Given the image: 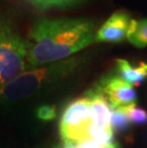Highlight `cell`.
Listing matches in <instances>:
<instances>
[{
    "instance_id": "6da1fadb",
    "label": "cell",
    "mask_w": 147,
    "mask_h": 148,
    "mask_svg": "<svg viewBox=\"0 0 147 148\" xmlns=\"http://www.w3.org/2000/svg\"><path fill=\"white\" fill-rule=\"evenodd\" d=\"M96 21L87 18L38 19L30 31L28 63L33 68L76 56L96 42Z\"/></svg>"
},
{
    "instance_id": "7a4b0ae2",
    "label": "cell",
    "mask_w": 147,
    "mask_h": 148,
    "mask_svg": "<svg viewBox=\"0 0 147 148\" xmlns=\"http://www.w3.org/2000/svg\"><path fill=\"white\" fill-rule=\"evenodd\" d=\"M87 62V55L33 67L0 88V105L15 104L33 99L74 75Z\"/></svg>"
},
{
    "instance_id": "3957f363",
    "label": "cell",
    "mask_w": 147,
    "mask_h": 148,
    "mask_svg": "<svg viewBox=\"0 0 147 148\" xmlns=\"http://www.w3.org/2000/svg\"><path fill=\"white\" fill-rule=\"evenodd\" d=\"M32 45L7 16L0 14V88L31 68L28 56Z\"/></svg>"
},
{
    "instance_id": "277c9868",
    "label": "cell",
    "mask_w": 147,
    "mask_h": 148,
    "mask_svg": "<svg viewBox=\"0 0 147 148\" xmlns=\"http://www.w3.org/2000/svg\"><path fill=\"white\" fill-rule=\"evenodd\" d=\"M91 125L89 99L82 97L70 102L64 109L59 121V134L62 143H79L88 138Z\"/></svg>"
},
{
    "instance_id": "5b68a950",
    "label": "cell",
    "mask_w": 147,
    "mask_h": 148,
    "mask_svg": "<svg viewBox=\"0 0 147 148\" xmlns=\"http://www.w3.org/2000/svg\"><path fill=\"white\" fill-rule=\"evenodd\" d=\"M96 86L105 96L112 108H120L136 103L137 93L135 89L118 75H107Z\"/></svg>"
},
{
    "instance_id": "8992f818",
    "label": "cell",
    "mask_w": 147,
    "mask_h": 148,
    "mask_svg": "<svg viewBox=\"0 0 147 148\" xmlns=\"http://www.w3.org/2000/svg\"><path fill=\"white\" fill-rule=\"evenodd\" d=\"M131 20L132 18L126 12H115L96 31V42H121L126 38Z\"/></svg>"
},
{
    "instance_id": "52a82bcc",
    "label": "cell",
    "mask_w": 147,
    "mask_h": 148,
    "mask_svg": "<svg viewBox=\"0 0 147 148\" xmlns=\"http://www.w3.org/2000/svg\"><path fill=\"white\" fill-rule=\"evenodd\" d=\"M89 99L91 111V125L98 129H111L110 118L112 107L101 91L95 85L85 94Z\"/></svg>"
},
{
    "instance_id": "ba28073f",
    "label": "cell",
    "mask_w": 147,
    "mask_h": 148,
    "mask_svg": "<svg viewBox=\"0 0 147 148\" xmlns=\"http://www.w3.org/2000/svg\"><path fill=\"white\" fill-rule=\"evenodd\" d=\"M117 72L126 82L132 86H137L147 78V62H142L137 66H133L126 59H118Z\"/></svg>"
},
{
    "instance_id": "9c48e42d",
    "label": "cell",
    "mask_w": 147,
    "mask_h": 148,
    "mask_svg": "<svg viewBox=\"0 0 147 148\" xmlns=\"http://www.w3.org/2000/svg\"><path fill=\"white\" fill-rule=\"evenodd\" d=\"M126 39L137 48L147 47V18L131 20Z\"/></svg>"
},
{
    "instance_id": "30bf717a",
    "label": "cell",
    "mask_w": 147,
    "mask_h": 148,
    "mask_svg": "<svg viewBox=\"0 0 147 148\" xmlns=\"http://www.w3.org/2000/svg\"><path fill=\"white\" fill-rule=\"evenodd\" d=\"M37 11L44 12L53 9H67L84 4L87 0H25Z\"/></svg>"
},
{
    "instance_id": "8fae6325",
    "label": "cell",
    "mask_w": 147,
    "mask_h": 148,
    "mask_svg": "<svg viewBox=\"0 0 147 148\" xmlns=\"http://www.w3.org/2000/svg\"><path fill=\"white\" fill-rule=\"evenodd\" d=\"M126 114L130 123L134 125H143L147 123V112L146 110L137 106L136 103H132L127 106L120 107Z\"/></svg>"
},
{
    "instance_id": "7c38bea8",
    "label": "cell",
    "mask_w": 147,
    "mask_h": 148,
    "mask_svg": "<svg viewBox=\"0 0 147 148\" xmlns=\"http://www.w3.org/2000/svg\"><path fill=\"white\" fill-rule=\"evenodd\" d=\"M130 121L121 108H112L110 127L113 132H123L129 127Z\"/></svg>"
},
{
    "instance_id": "4fadbf2b",
    "label": "cell",
    "mask_w": 147,
    "mask_h": 148,
    "mask_svg": "<svg viewBox=\"0 0 147 148\" xmlns=\"http://www.w3.org/2000/svg\"><path fill=\"white\" fill-rule=\"evenodd\" d=\"M36 118L43 121H50L57 116V109L55 106L44 104L39 106L36 111Z\"/></svg>"
},
{
    "instance_id": "5bb4252c",
    "label": "cell",
    "mask_w": 147,
    "mask_h": 148,
    "mask_svg": "<svg viewBox=\"0 0 147 148\" xmlns=\"http://www.w3.org/2000/svg\"><path fill=\"white\" fill-rule=\"evenodd\" d=\"M62 148H80V146L77 143H63V146Z\"/></svg>"
},
{
    "instance_id": "9a60e30c",
    "label": "cell",
    "mask_w": 147,
    "mask_h": 148,
    "mask_svg": "<svg viewBox=\"0 0 147 148\" xmlns=\"http://www.w3.org/2000/svg\"><path fill=\"white\" fill-rule=\"evenodd\" d=\"M54 148H57V147H54Z\"/></svg>"
}]
</instances>
